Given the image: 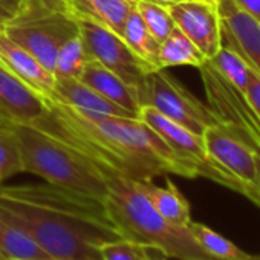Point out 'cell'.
Masks as SVG:
<instances>
[{
  "label": "cell",
  "instance_id": "obj_1",
  "mask_svg": "<svg viewBox=\"0 0 260 260\" xmlns=\"http://www.w3.org/2000/svg\"><path fill=\"white\" fill-rule=\"evenodd\" d=\"M46 106L34 125L80 149L106 172L135 181H153L169 173L196 178L140 118L86 112L58 101H48Z\"/></svg>",
  "mask_w": 260,
  "mask_h": 260
},
{
  "label": "cell",
  "instance_id": "obj_2",
  "mask_svg": "<svg viewBox=\"0 0 260 260\" xmlns=\"http://www.w3.org/2000/svg\"><path fill=\"white\" fill-rule=\"evenodd\" d=\"M0 208L54 260H101L98 246L121 239L103 201L48 182L0 187Z\"/></svg>",
  "mask_w": 260,
  "mask_h": 260
},
{
  "label": "cell",
  "instance_id": "obj_3",
  "mask_svg": "<svg viewBox=\"0 0 260 260\" xmlns=\"http://www.w3.org/2000/svg\"><path fill=\"white\" fill-rule=\"evenodd\" d=\"M104 205L118 234L176 260H219L210 255L193 237L188 226L166 220L140 190L135 179L106 172Z\"/></svg>",
  "mask_w": 260,
  "mask_h": 260
},
{
  "label": "cell",
  "instance_id": "obj_4",
  "mask_svg": "<svg viewBox=\"0 0 260 260\" xmlns=\"http://www.w3.org/2000/svg\"><path fill=\"white\" fill-rule=\"evenodd\" d=\"M22 152L23 173L45 182L104 201L107 194L106 170L90 156L64 140L36 125H16Z\"/></svg>",
  "mask_w": 260,
  "mask_h": 260
},
{
  "label": "cell",
  "instance_id": "obj_5",
  "mask_svg": "<svg viewBox=\"0 0 260 260\" xmlns=\"http://www.w3.org/2000/svg\"><path fill=\"white\" fill-rule=\"evenodd\" d=\"M0 29L51 72L58 49L80 34L77 17L71 11L31 4H23L20 14Z\"/></svg>",
  "mask_w": 260,
  "mask_h": 260
},
{
  "label": "cell",
  "instance_id": "obj_6",
  "mask_svg": "<svg viewBox=\"0 0 260 260\" xmlns=\"http://www.w3.org/2000/svg\"><path fill=\"white\" fill-rule=\"evenodd\" d=\"M140 119H143L155 130L172 149L176 158L193 170L196 178L201 176L210 179L246 198V188L208 156L201 135L193 134L187 127L172 121L170 118L164 116L162 113L149 106H141Z\"/></svg>",
  "mask_w": 260,
  "mask_h": 260
},
{
  "label": "cell",
  "instance_id": "obj_7",
  "mask_svg": "<svg viewBox=\"0 0 260 260\" xmlns=\"http://www.w3.org/2000/svg\"><path fill=\"white\" fill-rule=\"evenodd\" d=\"M140 103L141 106L153 107L164 116L201 137L210 125L219 124L208 104L198 100L164 69L146 77L140 92Z\"/></svg>",
  "mask_w": 260,
  "mask_h": 260
},
{
  "label": "cell",
  "instance_id": "obj_8",
  "mask_svg": "<svg viewBox=\"0 0 260 260\" xmlns=\"http://www.w3.org/2000/svg\"><path fill=\"white\" fill-rule=\"evenodd\" d=\"M201 78L207 93L208 107L219 124L260 152V118L249 104L243 90L222 77L210 61L201 68Z\"/></svg>",
  "mask_w": 260,
  "mask_h": 260
},
{
  "label": "cell",
  "instance_id": "obj_9",
  "mask_svg": "<svg viewBox=\"0 0 260 260\" xmlns=\"http://www.w3.org/2000/svg\"><path fill=\"white\" fill-rule=\"evenodd\" d=\"M87 58L100 63L137 90L138 98L147 74L121 36L83 17H77Z\"/></svg>",
  "mask_w": 260,
  "mask_h": 260
},
{
  "label": "cell",
  "instance_id": "obj_10",
  "mask_svg": "<svg viewBox=\"0 0 260 260\" xmlns=\"http://www.w3.org/2000/svg\"><path fill=\"white\" fill-rule=\"evenodd\" d=\"M208 156L225 172L234 176L245 188L246 198L258 207L255 153L248 143L222 124H213L202 134Z\"/></svg>",
  "mask_w": 260,
  "mask_h": 260
},
{
  "label": "cell",
  "instance_id": "obj_11",
  "mask_svg": "<svg viewBox=\"0 0 260 260\" xmlns=\"http://www.w3.org/2000/svg\"><path fill=\"white\" fill-rule=\"evenodd\" d=\"M175 25L194 43L207 60L222 48V22L217 5L207 0H179L167 7Z\"/></svg>",
  "mask_w": 260,
  "mask_h": 260
},
{
  "label": "cell",
  "instance_id": "obj_12",
  "mask_svg": "<svg viewBox=\"0 0 260 260\" xmlns=\"http://www.w3.org/2000/svg\"><path fill=\"white\" fill-rule=\"evenodd\" d=\"M46 101L0 63V124L34 125L46 112Z\"/></svg>",
  "mask_w": 260,
  "mask_h": 260
},
{
  "label": "cell",
  "instance_id": "obj_13",
  "mask_svg": "<svg viewBox=\"0 0 260 260\" xmlns=\"http://www.w3.org/2000/svg\"><path fill=\"white\" fill-rule=\"evenodd\" d=\"M222 43L236 49L260 77V22L240 11L233 0H217Z\"/></svg>",
  "mask_w": 260,
  "mask_h": 260
},
{
  "label": "cell",
  "instance_id": "obj_14",
  "mask_svg": "<svg viewBox=\"0 0 260 260\" xmlns=\"http://www.w3.org/2000/svg\"><path fill=\"white\" fill-rule=\"evenodd\" d=\"M0 63L46 103L54 95L55 77L31 52L13 42L0 29Z\"/></svg>",
  "mask_w": 260,
  "mask_h": 260
},
{
  "label": "cell",
  "instance_id": "obj_15",
  "mask_svg": "<svg viewBox=\"0 0 260 260\" xmlns=\"http://www.w3.org/2000/svg\"><path fill=\"white\" fill-rule=\"evenodd\" d=\"M49 101H58L71 107L112 116L137 118L134 113L109 101L81 80H55L54 95Z\"/></svg>",
  "mask_w": 260,
  "mask_h": 260
},
{
  "label": "cell",
  "instance_id": "obj_16",
  "mask_svg": "<svg viewBox=\"0 0 260 260\" xmlns=\"http://www.w3.org/2000/svg\"><path fill=\"white\" fill-rule=\"evenodd\" d=\"M80 80L90 86L93 90H96L100 95L107 98L109 101L118 104L119 107L128 110L137 118H140L141 103L137 90L130 87L127 83H124L118 75L101 66L100 63L89 60Z\"/></svg>",
  "mask_w": 260,
  "mask_h": 260
},
{
  "label": "cell",
  "instance_id": "obj_17",
  "mask_svg": "<svg viewBox=\"0 0 260 260\" xmlns=\"http://www.w3.org/2000/svg\"><path fill=\"white\" fill-rule=\"evenodd\" d=\"M137 184L166 220L178 226H188L191 222L190 204L170 179H167L164 187L153 184V181H137Z\"/></svg>",
  "mask_w": 260,
  "mask_h": 260
},
{
  "label": "cell",
  "instance_id": "obj_18",
  "mask_svg": "<svg viewBox=\"0 0 260 260\" xmlns=\"http://www.w3.org/2000/svg\"><path fill=\"white\" fill-rule=\"evenodd\" d=\"M122 40L132 51V54L140 61L144 72L149 75L152 72H156L161 68L159 64V42L152 36L140 14L137 13L135 7L130 11L124 29H122Z\"/></svg>",
  "mask_w": 260,
  "mask_h": 260
},
{
  "label": "cell",
  "instance_id": "obj_19",
  "mask_svg": "<svg viewBox=\"0 0 260 260\" xmlns=\"http://www.w3.org/2000/svg\"><path fill=\"white\" fill-rule=\"evenodd\" d=\"M69 8L75 17L92 20L118 36H122L125 20L134 10L124 0H69Z\"/></svg>",
  "mask_w": 260,
  "mask_h": 260
},
{
  "label": "cell",
  "instance_id": "obj_20",
  "mask_svg": "<svg viewBox=\"0 0 260 260\" xmlns=\"http://www.w3.org/2000/svg\"><path fill=\"white\" fill-rule=\"evenodd\" d=\"M0 249L8 260H54L11 216L0 208Z\"/></svg>",
  "mask_w": 260,
  "mask_h": 260
},
{
  "label": "cell",
  "instance_id": "obj_21",
  "mask_svg": "<svg viewBox=\"0 0 260 260\" xmlns=\"http://www.w3.org/2000/svg\"><path fill=\"white\" fill-rule=\"evenodd\" d=\"M205 61L207 58L202 52L178 26H175L159 45V64L162 69L175 66H191L199 69Z\"/></svg>",
  "mask_w": 260,
  "mask_h": 260
},
{
  "label": "cell",
  "instance_id": "obj_22",
  "mask_svg": "<svg viewBox=\"0 0 260 260\" xmlns=\"http://www.w3.org/2000/svg\"><path fill=\"white\" fill-rule=\"evenodd\" d=\"M188 230L191 231L193 237L198 243L213 257L219 260H260V254L254 255L243 249H240L234 242L223 237L222 234L216 233L210 226L201 222H190Z\"/></svg>",
  "mask_w": 260,
  "mask_h": 260
},
{
  "label": "cell",
  "instance_id": "obj_23",
  "mask_svg": "<svg viewBox=\"0 0 260 260\" xmlns=\"http://www.w3.org/2000/svg\"><path fill=\"white\" fill-rule=\"evenodd\" d=\"M87 61L89 58L78 34L58 49L52 74L55 80H80Z\"/></svg>",
  "mask_w": 260,
  "mask_h": 260
},
{
  "label": "cell",
  "instance_id": "obj_24",
  "mask_svg": "<svg viewBox=\"0 0 260 260\" xmlns=\"http://www.w3.org/2000/svg\"><path fill=\"white\" fill-rule=\"evenodd\" d=\"M207 61H210L211 66L222 77H225L231 84H234L236 87L245 92L249 77L252 74V69L236 49L222 43L220 51L211 60H207Z\"/></svg>",
  "mask_w": 260,
  "mask_h": 260
},
{
  "label": "cell",
  "instance_id": "obj_25",
  "mask_svg": "<svg viewBox=\"0 0 260 260\" xmlns=\"http://www.w3.org/2000/svg\"><path fill=\"white\" fill-rule=\"evenodd\" d=\"M101 260H169L164 254L140 243L118 239L98 246Z\"/></svg>",
  "mask_w": 260,
  "mask_h": 260
},
{
  "label": "cell",
  "instance_id": "obj_26",
  "mask_svg": "<svg viewBox=\"0 0 260 260\" xmlns=\"http://www.w3.org/2000/svg\"><path fill=\"white\" fill-rule=\"evenodd\" d=\"M19 173H23V166L16 130L11 125L0 124V181Z\"/></svg>",
  "mask_w": 260,
  "mask_h": 260
},
{
  "label": "cell",
  "instance_id": "obj_27",
  "mask_svg": "<svg viewBox=\"0 0 260 260\" xmlns=\"http://www.w3.org/2000/svg\"><path fill=\"white\" fill-rule=\"evenodd\" d=\"M137 13L152 32V36L161 43L175 29V20L170 16L167 7L152 2V0H138L135 5Z\"/></svg>",
  "mask_w": 260,
  "mask_h": 260
},
{
  "label": "cell",
  "instance_id": "obj_28",
  "mask_svg": "<svg viewBox=\"0 0 260 260\" xmlns=\"http://www.w3.org/2000/svg\"><path fill=\"white\" fill-rule=\"evenodd\" d=\"M23 2L25 0H0V28L20 14Z\"/></svg>",
  "mask_w": 260,
  "mask_h": 260
},
{
  "label": "cell",
  "instance_id": "obj_29",
  "mask_svg": "<svg viewBox=\"0 0 260 260\" xmlns=\"http://www.w3.org/2000/svg\"><path fill=\"white\" fill-rule=\"evenodd\" d=\"M245 95H246L249 104L252 106V109L255 110V113L260 118V77L254 71H252V74L249 77V81L246 84Z\"/></svg>",
  "mask_w": 260,
  "mask_h": 260
},
{
  "label": "cell",
  "instance_id": "obj_30",
  "mask_svg": "<svg viewBox=\"0 0 260 260\" xmlns=\"http://www.w3.org/2000/svg\"><path fill=\"white\" fill-rule=\"evenodd\" d=\"M233 4L245 14L260 22V0H233Z\"/></svg>",
  "mask_w": 260,
  "mask_h": 260
},
{
  "label": "cell",
  "instance_id": "obj_31",
  "mask_svg": "<svg viewBox=\"0 0 260 260\" xmlns=\"http://www.w3.org/2000/svg\"><path fill=\"white\" fill-rule=\"evenodd\" d=\"M23 4H32V5H40L46 8H55V10H68L69 8V0H25Z\"/></svg>",
  "mask_w": 260,
  "mask_h": 260
},
{
  "label": "cell",
  "instance_id": "obj_32",
  "mask_svg": "<svg viewBox=\"0 0 260 260\" xmlns=\"http://www.w3.org/2000/svg\"><path fill=\"white\" fill-rule=\"evenodd\" d=\"M255 166H257V194H258V207H260V152L255 153Z\"/></svg>",
  "mask_w": 260,
  "mask_h": 260
},
{
  "label": "cell",
  "instance_id": "obj_33",
  "mask_svg": "<svg viewBox=\"0 0 260 260\" xmlns=\"http://www.w3.org/2000/svg\"><path fill=\"white\" fill-rule=\"evenodd\" d=\"M152 2L161 4V5H164V7H169V5H172V4H176V2H179V0H152Z\"/></svg>",
  "mask_w": 260,
  "mask_h": 260
},
{
  "label": "cell",
  "instance_id": "obj_34",
  "mask_svg": "<svg viewBox=\"0 0 260 260\" xmlns=\"http://www.w3.org/2000/svg\"><path fill=\"white\" fill-rule=\"evenodd\" d=\"M124 2H127L128 5H132V7H135V5H137V2H138V0H124Z\"/></svg>",
  "mask_w": 260,
  "mask_h": 260
},
{
  "label": "cell",
  "instance_id": "obj_35",
  "mask_svg": "<svg viewBox=\"0 0 260 260\" xmlns=\"http://www.w3.org/2000/svg\"><path fill=\"white\" fill-rule=\"evenodd\" d=\"M0 260H8V258L5 257V254L2 252V249H0Z\"/></svg>",
  "mask_w": 260,
  "mask_h": 260
},
{
  "label": "cell",
  "instance_id": "obj_36",
  "mask_svg": "<svg viewBox=\"0 0 260 260\" xmlns=\"http://www.w3.org/2000/svg\"><path fill=\"white\" fill-rule=\"evenodd\" d=\"M207 2H211V4H214V5H217V0H207Z\"/></svg>",
  "mask_w": 260,
  "mask_h": 260
},
{
  "label": "cell",
  "instance_id": "obj_37",
  "mask_svg": "<svg viewBox=\"0 0 260 260\" xmlns=\"http://www.w3.org/2000/svg\"><path fill=\"white\" fill-rule=\"evenodd\" d=\"M0 182H2V181H0Z\"/></svg>",
  "mask_w": 260,
  "mask_h": 260
}]
</instances>
